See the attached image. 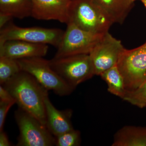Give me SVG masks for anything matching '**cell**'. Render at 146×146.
I'll return each instance as SVG.
<instances>
[{
	"mask_svg": "<svg viewBox=\"0 0 146 146\" xmlns=\"http://www.w3.org/2000/svg\"><path fill=\"white\" fill-rule=\"evenodd\" d=\"M48 50V45L21 41L8 40L0 42V57L10 58L16 60L43 57Z\"/></svg>",
	"mask_w": 146,
	"mask_h": 146,
	"instance_id": "8fae6325",
	"label": "cell"
},
{
	"mask_svg": "<svg viewBox=\"0 0 146 146\" xmlns=\"http://www.w3.org/2000/svg\"><path fill=\"white\" fill-rule=\"evenodd\" d=\"M21 70L28 73L47 90L60 96L70 95L74 88L70 86L51 67L49 60L43 57L17 60Z\"/></svg>",
	"mask_w": 146,
	"mask_h": 146,
	"instance_id": "3957f363",
	"label": "cell"
},
{
	"mask_svg": "<svg viewBox=\"0 0 146 146\" xmlns=\"http://www.w3.org/2000/svg\"><path fill=\"white\" fill-rule=\"evenodd\" d=\"M31 0H0V13L22 19L31 16Z\"/></svg>",
	"mask_w": 146,
	"mask_h": 146,
	"instance_id": "9a60e30c",
	"label": "cell"
},
{
	"mask_svg": "<svg viewBox=\"0 0 146 146\" xmlns=\"http://www.w3.org/2000/svg\"><path fill=\"white\" fill-rule=\"evenodd\" d=\"M108 85V90L111 94L123 98L126 93L124 80L116 65L100 75Z\"/></svg>",
	"mask_w": 146,
	"mask_h": 146,
	"instance_id": "2e32d148",
	"label": "cell"
},
{
	"mask_svg": "<svg viewBox=\"0 0 146 146\" xmlns=\"http://www.w3.org/2000/svg\"><path fill=\"white\" fill-rule=\"evenodd\" d=\"M123 100L140 108L146 107V80L134 90H127Z\"/></svg>",
	"mask_w": 146,
	"mask_h": 146,
	"instance_id": "ac0fdd59",
	"label": "cell"
},
{
	"mask_svg": "<svg viewBox=\"0 0 146 146\" xmlns=\"http://www.w3.org/2000/svg\"><path fill=\"white\" fill-rule=\"evenodd\" d=\"M55 145L57 146H78L81 142L80 131L72 130L55 137Z\"/></svg>",
	"mask_w": 146,
	"mask_h": 146,
	"instance_id": "d6986e66",
	"label": "cell"
},
{
	"mask_svg": "<svg viewBox=\"0 0 146 146\" xmlns=\"http://www.w3.org/2000/svg\"><path fill=\"white\" fill-rule=\"evenodd\" d=\"M11 94L19 108L46 126L45 99L48 90L28 73L21 71L3 84Z\"/></svg>",
	"mask_w": 146,
	"mask_h": 146,
	"instance_id": "6da1fadb",
	"label": "cell"
},
{
	"mask_svg": "<svg viewBox=\"0 0 146 146\" xmlns=\"http://www.w3.org/2000/svg\"><path fill=\"white\" fill-rule=\"evenodd\" d=\"M13 18L6 14L0 13V29H2L10 23Z\"/></svg>",
	"mask_w": 146,
	"mask_h": 146,
	"instance_id": "7402d4cb",
	"label": "cell"
},
{
	"mask_svg": "<svg viewBox=\"0 0 146 146\" xmlns=\"http://www.w3.org/2000/svg\"><path fill=\"white\" fill-rule=\"evenodd\" d=\"M137 1V0H134V1Z\"/></svg>",
	"mask_w": 146,
	"mask_h": 146,
	"instance_id": "d4e9b609",
	"label": "cell"
},
{
	"mask_svg": "<svg viewBox=\"0 0 146 146\" xmlns=\"http://www.w3.org/2000/svg\"><path fill=\"white\" fill-rule=\"evenodd\" d=\"M117 67L122 75L126 89L132 91L146 80V43L120 56Z\"/></svg>",
	"mask_w": 146,
	"mask_h": 146,
	"instance_id": "52a82bcc",
	"label": "cell"
},
{
	"mask_svg": "<svg viewBox=\"0 0 146 146\" xmlns=\"http://www.w3.org/2000/svg\"><path fill=\"white\" fill-rule=\"evenodd\" d=\"M11 146V144L8 136L3 131H0V146Z\"/></svg>",
	"mask_w": 146,
	"mask_h": 146,
	"instance_id": "603a6c76",
	"label": "cell"
},
{
	"mask_svg": "<svg viewBox=\"0 0 146 146\" xmlns=\"http://www.w3.org/2000/svg\"><path fill=\"white\" fill-rule=\"evenodd\" d=\"M68 17L67 24L97 34L109 31L113 24L94 0H71Z\"/></svg>",
	"mask_w": 146,
	"mask_h": 146,
	"instance_id": "7a4b0ae2",
	"label": "cell"
},
{
	"mask_svg": "<svg viewBox=\"0 0 146 146\" xmlns=\"http://www.w3.org/2000/svg\"><path fill=\"white\" fill-rule=\"evenodd\" d=\"M139 1H143V0H139Z\"/></svg>",
	"mask_w": 146,
	"mask_h": 146,
	"instance_id": "484cf974",
	"label": "cell"
},
{
	"mask_svg": "<svg viewBox=\"0 0 146 146\" xmlns=\"http://www.w3.org/2000/svg\"><path fill=\"white\" fill-rule=\"evenodd\" d=\"M141 2L143 3L144 5L146 8V0H143V1H141Z\"/></svg>",
	"mask_w": 146,
	"mask_h": 146,
	"instance_id": "cb8c5ba5",
	"label": "cell"
},
{
	"mask_svg": "<svg viewBox=\"0 0 146 146\" xmlns=\"http://www.w3.org/2000/svg\"><path fill=\"white\" fill-rule=\"evenodd\" d=\"M125 49L120 40L109 31L105 33L89 54L95 75L100 76L117 65Z\"/></svg>",
	"mask_w": 146,
	"mask_h": 146,
	"instance_id": "9c48e42d",
	"label": "cell"
},
{
	"mask_svg": "<svg viewBox=\"0 0 146 146\" xmlns=\"http://www.w3.org/2000/svg\"><path fill=\"white\" fill-rule=\"evenodd\" d=\"M15 117L20 131L18 146H52L56 138L47 127L32 115L21 108L15 112Z\"/></svg>",
	"mask_w": 146,
	"mask_h": 146,
	"instance_id": "5b68a950",
	"label": "cell"
},
{
	"mask_svg": "<svg viewBox=\"0 0 146 146\" xmlns=\"http://www.w3.org/2000/svg\"><path fill=\"white\" fill-rule=\"evenodd\" d=\"M49 61L58 74L74 89L95 75L89 54L54 57Z\"/></svg>",
	"mask_w": 146,
	"mask_h": 146,
	"instance_id": "277c9868",
	"label": "cell"
},
{
	"mask_svg": "<svg viewBox=\"0 0 146 146\" xmlns=\"http://www.w3.org/2000/svg\"><path fill=\"white\" fill-rule=\"evenodd\" d=\"M64 31L59 29H48L39 27H22L10 22L1 29L0 42L18 40L25 42L51 45L57 48Z\"/></svg>",
	"mask_w": 146,
	"mask_h": 146,
	"instance_id": "ba28073f",
	"label": "cell"
},
{
	"mask_svg": "<svg viewBox=\"0 0 146 146\" xmlns=\"http://www.w3.org/2000/svg\"><path fill=\"white\" fill-rule=\"evenodd\" d=\"M67 25L55 58L89 54L104 34L84 30L71 23Z\"/></svg>",
	"mask_w": 146,
	"mask_h": 146,
	"instance_id": "8992f818",
	"label": "cell"
},
{
	"mask_svg": "<svg viewBox=\"0 0 146 146\" xmlns=\"http://www.w3.org/2000/svg\"><path fill=\"white\" fill-rule=\"evenodd\" d=\"M112 23L122 24L134 5V0H94Z\"/></svg>",
	"mask_w": 146,
	"mask_h": 146,
	"instance_id": "4fadbf2b",
	"label": "cell"
},
{
	"mask_svg": "<svg viewBox=\"0 0 146 146\" xmlns=\"http://www.w3.org/2000/svg\"><path fill=\"white\" fill-rule=\"evenodd\" d=\"M16 101L6 102L0 101V131H3L7 115L9 110Z\"/></svg>",
	"mask_w": 146,
	"mask_h": 146,
	"instance_id": "ffe728a7",
	"label": "cell"
},
{
	"mask_svg": "<svg viewBox=\"0 0 146 146\" xmlns=\"http://www.w3.org/2000/svg\"><path fill=\"white\" fill-rule=\"evenodd\" d=\"M46 126L55 137L74 129L71 122L72 111L59 110L54 106L48 96L45 99Z\"/></svg>",
	"mask_w": 146,
	"mask_h": 146,
	"instance_id": "7c38bea8",
	"label": "cell"
},
{
	"mask_svg": "<svg viewBox=\"0 0 146 146\" xmlns=\"http://www.w3.org/2000/svg\"><path fill=\"white\" fill-rule=\"evenodd\" d=\"M21 67L16 59L0 57V84L3 85L21 71Z\"/></svg>",
	"mask_w": 146,
	"mask_h": 146,
	"instance_id": "e0dca14e",
	"label": "cell"
},
{
	"mask_svg": "<svg viewBox=\"0 0 146 146\" xmlns=\"http://www.w3.org/2000/svg\"><path fill=\"white\" fill-rule=\"evenodd\" d=\"M31 17L43 21L53 20L67 24L71 0H31Z\"/></svg>",
	"mask_w": 146,
	"mask_h": 146,
	"instance_id": "30bf717a",
	"label": "cell"
},
{
	"mask_svg": "<svg viewBox=\"0 0 146 146\" xmlns=\"http://www.w3.org/2000/svg\"><path fill=\"white\" fill-rule=\"evenodd\" d=\"M0 101L6 102L16 101L9 92L2 85L0 86Z\"/></svg>",
	"mask_w": 146,
	"mask_h": 146,
	"instance_id": "44dd1931",
	"label": "cell"
},
{
	"mask_svg": "<svg viewBox=\"0 0 146 146\" xmlns=\"http://www.w3.org/2000/svg\"><path fill=\"white\" fill-rule=\"evenodd\" d=\"M112 146H146V127L126 126L114 136Z\"/></svg>",
	"mask_w": 146,
	"mask_h": 146,
	"instance_id": "5bb4252c",
	"label": "cell"
}]
</instances>
